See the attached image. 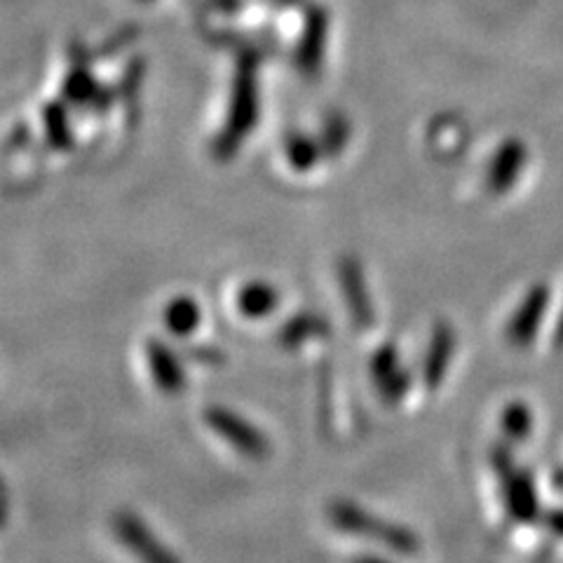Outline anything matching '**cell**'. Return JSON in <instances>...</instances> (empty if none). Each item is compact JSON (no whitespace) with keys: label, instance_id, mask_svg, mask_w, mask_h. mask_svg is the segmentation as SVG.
Masks as SVG:
<instances>
[{"label":"cell","instance_id":"obj_13","mask_svg":"<svg viewBox=\"0 0 563 563\" xmlns=\"http://www.w3.org/2000/svg\"><path fill=\"white\" fill-rule=\"evenodd\" d=\"M352 563H385L383 559H374V556H362V559H355Z\"/></svg>","mask_w":563,"mask_h":563},{"label":"cell","instance_id":"obj_5","mask_svg":"<svg viewBox=\"0 0 563 563\" xmlns=\"http://www.w3.org/2000/svg\"><path fill=\"white\" fill-rule=\"evenodd\" d=\"M341 279H343V294L347 308L355 317V322L360 327H366L372 322V303H368V294L364 287V277L360 266H355V261H345L341 266Z\"/></svg>","mask_w":563,"mask_h":563},{"label":"cell","instance_id":"obj_2","mask_svg":"<svg viewBox=\"0 0 563 563\" xmlns=\"http://www.w3.org/2000/svg\"><path fill=\"white\" fill-rule=\"evenodd\" d=\"M209 428L214 430L228 444L238 449V453L252 457V461H261L271 453V442L266 434H261L250 420L240 418L238 413L228 409H209L207 411Z\"/></svg>","mask_w":563,"mask_h":563},{"label":"cell","instance_id":"obj_8","mask_svg":"<svg viewBox=\"0 0 563 563\" xmlns=\"http://www.w3.org/2000/svg\"><path fill=\"white\" fill-rule=\"evenodd\" d=\"M374 378L378 380L380 390L385 397L399 399L401 393L407 390V376L399 372L397 355L393 350H383L380 355L374 360Z\"/></svg>","mask_w":563,"mask_h":563},{"label":"cell","instance_id":"obj_4","mask_svg":"<svg viewBox=\"0 0 563 563\" xmlns=\"http://www.w3.org/2000/svg\"><path fill=\"white\" fill-rule=\"evenodd\" d=\"M548 308V289H533L531 296L526 298V303L519 308V312L515 314L512 324H509V341L517 345H526L533 341V333L540 324V314L542 310Z\"/></svg>","mask_w":563,"mask_h":563},{"label":"cell","instance_id":"obj_3","mask_svg":"<svg viewBox=\"0 0 563 563\" xmlns=\"http://www.w3.org/2000/svg\"><path fill=\"white\" fill-rule=\"evenodd\" d=\"M115 533L125 548L141 559V563H179L172 552L163 548L146 523L134 515H118L115 517Z\"/></svg>","mask_w":563,"mask_h":563},{"label":"cell","instance_id":"obj_1","mask_svg":"<svg viewBox=\"0 0 563 563\" xmlns=\"http://www.w3.org/2000/svg\"><path fill=\"white\" fill-rule=\"evenodd\" d=\"M331 521L336 523V528L355 536H364V538H378L380 542H385L387 548H393L397 552L404 554H413L418 550L416 544V536H411L404 528H397L393 523H385L380 519H374L372 515H366L364 509L347 505V503H333L329 509Z\"/></svg>","mask_w":563,"mask_h":563},{"label":"cell","instance_id":"obj_12","mask_svg":"<svg viewBox=\"0 0 563 563\" xmlns=\"http://www.w3.org/2000/svg\"><path fill=\"white\" fill-rule=\"evenodd\" d=\"M528 426H531V416H528V409L515 407L509 409L505 416V430L507 434H512L517 439H523L528 434Z\"/></svg>","mask_w":563,"mask_h":563},{"label":"cell","instance_id":"obj_14","mask_svg":"<svg viewBox=\"0 0 563 563\" xmlns=\"http://www.w3.org/2000/svg\"><path fill=\"white\" fill-rule=\"evenodd\" d=\"M556 343L559 345L563 343V314H561V322H559V329H556Z\"/></svg>","mask_w":563,"mask_h":563},{"label":"cell","instance_id":"obj_9","mask_svg":"<svg viewBox=\"0 0 563 563\" xmlns=\"http://www.w3.org/2000/svg\"><path fill=\"white\" fill-rule=\"evenodd\" d=\"M238 306L246 317L268 314L277 306V291L271 285H250L240 291Z\"/></svg>","mask_w":563,"mask_h":563},{"label":"cell","instance_id":"obj_11","mask_svg":"<svg viewBox=\"0 0 563 563\" xmlns=\"http://www.w3.org/2000/svg\"><path fill=\"white\" fill-rule=\"evenodd\" d=\"M509 509L521 519H531L536 512V496L528 477L509 479Z\"/></svg>","mask_w":563,"mask_h":563},{"label":"cell","instance_id":"obj_6","mask_svg":"<svg viewBox=\"0 0 563 563\" xmlns=\"http://www.w3.org/2000/svg\"><path fill=\"white\" fill-rule=\"evenodd\" d=\"M148 364L153 368V378L157 387L165 393H176L184 387V368L174 352L167 350L163 343L148 345Z\"/></svg>","mask_w":563,"mask_h":563},{"label":"cell","instance_id":"obj_7","mask_svg":"<svg viewBox=\"0 0 563 563\" xmlns=\"http://www.w3.org/2000/svg\"><path fill=\"white\" fill-rule=\"evenodd\" d=\"M453 352V331H449L444 324H439L432 343H430V352L426 360V380L428 385H439L444 378L446 364H449V355Z\"/></svg>","mask_w":563,"mask_h":563},{"label":"cell","instance_id":"obj_10","mask_svg":"<svg viewBox=\"0 0 563 563\" xmlns=\"http://www.w3.org/2000/svg\"><path fill=\"white\" fill-rule=\"evenodd\" d=\"M200 322V308L192 303V298H176L165 310V324L169 331L179 333H190Z\"/></svg>","mask_w":563,"mask_h":563}]
</instances>
